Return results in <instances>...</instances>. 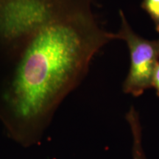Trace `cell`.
Here are the masks:
<instances>
[{"mask_svg": "<svg viewBox=\"0 0 159 159\" xmlns=\"http://www.w3.org/2000/svg\"><path fill=\"white\" fill-rule=\"evenodd\" d=\"M126 119L130 125L132 133L133 159H147L142 145V127L138 113L134 107H131L130 110L128 111L126 115Z\"/></svg>", "mask_w": 159, "mask_h": 159, "instance_id": "3", "label": "cell"}, {"mask_svg": "<svg viewBox=\"0 0 159 159\" xmlns=\"http://www.w3.org/2000/svg\"><path fill=\"white\" fill-rule=\"evenodd\" d=\"M152 87L155 89L157 95L159 97V60L154 71L153 76H152Z\"/></svg>", "mask_w": 159, "mask_h": 159, "instance_id": "5", "label": "cell"}, {"mask_svg": "<svg viewBox=\"0 0 159 159\" xmlns=\"http://www.w3.org/2000/svg\"><path fill=\"white\" fill-rule=\"evenodd\" d=\"M95 0H0V119L17 140L42 134L85 78L95 55L119 39Z\"/></svg>", "mask_w": 159, "mask_h": 159, "instance_id": "1", "label": "cell"}, {"mask_svg": "<svg viewBox=\"0 0 159 159\" xmlns=\"http://www.w3.org/2000/svg\"><path fill=\"white\" fill-rule=\"evenodd\" d=\"M121 28L119 39L124 40L130 52V65L123 91L134 97L141 96L152 87L154 71L159 60V39L148 40L135 33L122 11H119Z\"/></svg>", "mask_w": 159, "mask_h": 159, "instance_id": "2", "label": "cell"}, {"mask_svg": "<svg viewBox=\"0 0 159 159\" xmlns=\"http://www.w3.org/2000/svg\"><path fill=\"white\" fill-rule=\"evenodd\" d=\"M142 7L148 13L159 33V0H142Z\"/></svg>", "mask_w": 159, "mask_h": 159, "instance_id": "4", "label": "cell"}]
</instances>
